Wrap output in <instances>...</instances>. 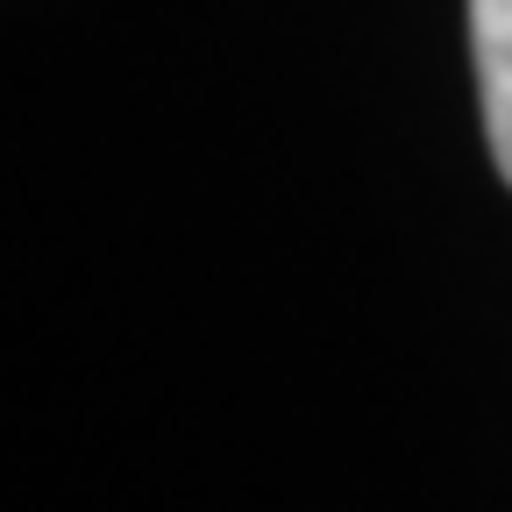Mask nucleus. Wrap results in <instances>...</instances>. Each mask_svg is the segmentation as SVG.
Listing matches in <instances>:
<instances>
[{
    "instance_id": "nucleus-1",
    "label": "nucleus",
    "mask_w": 512,
    "mask_h": 512,
    "mask_svg": "<svg viewBox=\"0 0 512 512\" xmlns=\"http://www.w3.org/2000/svg\"><path fill=\"white\" fill-rule=\"evenodd\" d=\"M470 50H477V100L491 128V157L512 185V0H470Z\"/></svg>"
}]
</instances>
